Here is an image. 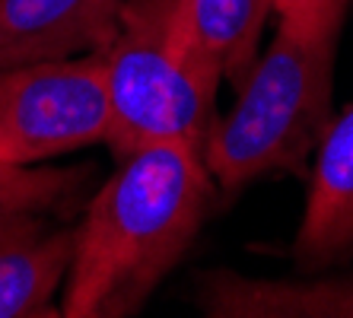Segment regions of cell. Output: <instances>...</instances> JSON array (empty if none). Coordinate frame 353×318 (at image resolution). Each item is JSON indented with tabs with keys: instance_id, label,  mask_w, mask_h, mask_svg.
I'll list each match as a JSON object with an SVG mask.
<instances>
[{
	"instance_id": "cell-1",
	"label": "cell",
	"mask_w": 353,
	"mask_h": 318,
	"mask_svg": "<svg viewBox=\"0 0 353 318\" xmlns=\"http://www.w3.org/2000/svg\"><path fill=\"white\" fill-rule=\"evenodd\" d=\"M216 181L188 143H150L118 159L74 229L64 318L137 315L188 255Z\"/></svg>"
},
{
	"instance_id": "cell-2",
	"label": "cell",
	"mask_w": 353,
	"mask_h": 318,
	"mask_svg": "<svg viewBox=\"0 0 353 318\" xmlns=\"http://www.w3.org/2000/svg\"><path fill=\"white\" fill-rule=\"evenodd\" d=\"M344 10L347 0H274L277 32L204 147L216 188L232 195L274 172H305L331 124Z\"/></svg>"
},
{
	"instance_id": "cell-3",
	"label": "cell",
	"mask_w": 353,
	"mask_h": 318,
	"mask_svg": "<svg viewBox=\"0 0 353 318\" xmlns=\"http://www.w3.org/2000/svg\"><path fill=\"white\" fill-rule=\"evenodd\" d=\"M112 99L108 150L124 159L150 143H188L204 156L223 67L194 39L185 0H121L102 48Z\"/></svg>"
},
{
	"instance_id": "cell-4",
	"label": "cell",
	"mask_w": 353,
	"mask_h": 318,
	"mask_svg": "<svg viewBox=\"0 0 353 318\" xmlns=\"http://www.w3.org/2000/svg\"><path fill=\"white\" fill-rule=\"evenodd\" d=\"M112 99L102 51L0 74V159L39 166L105 143Z\"/></svg>"
},
{
	"instance_id": "cell-5",
	"label": "cell",
	"mask_w": 353,
	"mask_h": 318,
	"mask_svg": "<svg viewBox=\"0 0 353 318\" xmlns=\"http://www.w3.org/2000/svg\"><path fill=\"white\" fill-rule=\"evenodd\" d=\"M121 0H0V74L102 51Z\"/></svg>"
},
{
	"instance_id": "cell-6",
	"label": "cell",
	"mask_w": 353,
	"mask_h": 318,
	"mask_svg": "<svg viewBox=\"0 0 353 318\" xmlns=\"http://www.w3.org/2000/svg\"><path fill=\"white\" fill-rule=\"evenodd\" d=\"M312 159L293 255L305 274H321L353 258V102L331 118Z\"/></svg>"
},
{
	"instance_id": "cell-7",
	"label": "cell",
	"mask_w": 353,
	"mask_h": 318,
	"mask_svg": "<svg viewBox=\"0 0 353 318\" xmlns=\"http://www.w3.org/2000/svg\"><path fill=\"white\" fill-rule=\"evenodd\" d=\"M74 229L48 213H0V318H58Z\"/></svg>"
},
{
	"instance_id": "cell-8",
	"label": "cell",
	"mask_w": 353,
	"mask_h": 318,
	"mask_svg": "<svg viewBox=\"0 0 353 318\" xmlns=\"http://www.w3.org/2000/svg\"><path fill=\"white\" fill-rule=\"evenodd\" d=\"M194 302L210 318H353V274L268 280L214 268L197 274Z\"/></svg>"
},
{
	"instance_id": "cell-9",
	"label": "cell",
	"mask_w": 353,
	"mask_h": 318,
	"mask_svg": "<svg viewBox=\"0 0 353 318\" xmlns=\"http://www.w3.org/2000/svg\"><path fill=\"white\" fill-rule=\"evenodd\" d=\"M194 39L223 67V80L242 86L258 61V45L274 0H185Z\"/></svg>"
},
{
	"instance_id": "cell-10",
	"label": "cell",
	"mask_w": 353,
	"mask_h": 318,
	"mask_svg": "<svg viewBox=\"0 0 353 318\" xmlns=\"http://www.w3.org/2000/svg\"><path fill=\"white\" fill-rule=\"evenodd\" d=\"M90 166H19L0 159V213H58L74 207Z\"/></svg>"
}]
</instances>
